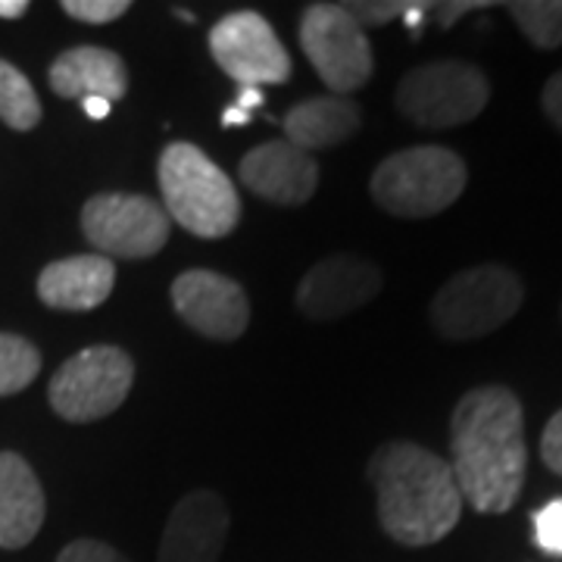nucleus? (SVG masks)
Segmentation results:
<instances>
[{"label": "nucleus", "instance_id": "7ed1b4c3", "mask_svg": "<svg viewBox=\"0 0 562 562\" xmlns=\"http://www.w3.org/2000/svg\"><path fill=\"white\" fill-rule=\"evenodd\" d=\"M162 191V210L184 232L216 241L238 228L241 198L232 179L203 154L198 144L172 140L166 144L157 162Z\"/></svg>", "mask_w": 562, "mask_h": 562}, {"label": "nucleus", "instance_id": "ddd939ff", "mask_svg": "<svg viewBox=\"0 0 562 562\" xmlns=\"http://www.w3.org/2000/svg\"><path fill=\"white\" fill-rule=\"evenodd\" d=\"M228 522V506L216 491L184 494L166 519L157 562H220Z\"/></svg>", "mask_w": 562, "mask_h": 562}, {"label": "nucleus", "instance_id": "2eb2a0df", "mask_svg": "<svg viewBox=\"0 0 562 562\" xmlns=\"http://www.w3.org/2000/svg\"><path fill=\"white\" fill-rule=\"evenodd\" d=\"M47 81L54 94H60L66 101L101 98V101L116 103L128 91V69L116 50L98 47V44H81V47L63 50L60 57L50 63Z\"/></svg>", "mask_w": 562, "mask_h": 562}, {"label": "nucleus", "instance_id": "f8f14e48", "mask_svg": "<svg viewBox=\"0 0 562 562\" xmlns=\"http://www.w3.org/2000/svg\"><path fill=\"white\" fill-rule=\"evenodd\" d=\"M382 291V269L360 257H328L297 284V310L306 319L331 322L360 310Z\"/></svg>", "mask_w": 562, "mask_h": 562}, {"label": "nucleus", "instance_id": "c756f323", "mask_svg": "<svg viewBox=\"0 0 562 562\" xmlns=\"http://www.w3.org/2000/svg\"><path fill=\"white\" fill-rule=\"evenodd\" d=\"M29 13V0H0V20H20Z\"/></svg>", "mask_w": 562, "mask_h": 562}, {"label": "nucleus", "instance_id": "1a4fd4ad", "mask_svg": "<svg viewBox=\"0 0 562 562\" xmlns=\"http://www.w3.org/2000/svg\"><path fill=\"white\" fill-rule=\"evenodd\" d=\"M301 47L325 88L341 98L372 79V44L341 3H310L303 10Z\"/></svg>", "mask_w": 562, "mask_h": 562}, {"label": "nucleus", "instance_id": "cd10ccee", "mask_svg": "<svg viewBox=\"0 0 562 562\" xmlns=\"http://www.w3.org/2000/svg\"><path fill=\"white\" fill-rule=\"evenodd\" d=\"M541 103H543L547 120L553 122V125L562 132V69L557 72V76H550V81L543 85Z\"/></svg>", "mask_w": 562, "mask_h": 562}, {"label": "nucleus", "instance_id": "a878e982", "mask_svg": "<svg viewBox=\"0 0 562 562\" xmlns=\"http://www.w3.org/2000/svg\"><path fill=\"white\" fill-rule=\"evenodd\" d=\"M541 457L550 472L562 475V409L553 416V419L547 422V428H543Z\"/></svg>", "mask_w": 562, "mask_h": 562}, {"label": "nucleus", "instance_id": "dca6fc26", "mask_svg": "<svg viewBox=\"0 0 562 562\" xmlns=\"http://www.w3.org/2000/svg\"><path fill=\"white\" fill-rule=\"evenodd\" d=\"M116 266L101 254H79L47 262L38 276V297L50 310L88 313L113 294Z\"/></svg>", "mask_w": 562, "mask_h": 562}, {"label": "nucleus", "instance_id": "4468645a", "mask_svg": "<svg viewBox=\"0 0 562 562\" xmlns=\"http://www.w3.org/2000/svg\"><path fill=\"white\" fill-rule=\"evenodd\" d=\"M238 179L262 201L276 206H303L316 194L319 166L291 140L276 138L244 154V160L238 162Z\"/></svg>", "mask_w": 562, "mask_h": 562}, {"label": "nucleus", "instance_id": "9b49d317", "mask_svg": "<svg viewBox=\"0 0 562 562\" xmlns=\"http://www.w3.org/2000/svg\"><path fill=\"white\" fill-rule=\"evenodd\" d=\"M184 325L203 338L238 341L250 325V301L235 279L213 269H188L169 288Z\"/></svg>", "mask_w": 562, "mask_h": 562}, {"label": "nucleus", "instance_id": "bb28decb", "mask_svg": "<svg viewBox=\"0 0 562 562\" xmlns=\"http://www.w3.org/2000/svg\"><path fill=\"white\" fill-rule=\"evenodd\" d=\"M257 106H262L260 88H241L238 101L232 103V106L222 113V125H225V128H232V125H247Z\"/></svg>", "mask_w": 562, "mask_h": 562}, {"label": "nucleus", "instance_id": "393cba45", "mask_svg": "<svg viewBox=\"0 0 562 562\" xmlns=\"http://www.w3.org/2000/svg\"><path fill=\"white\" fill-rule=\"evenodd\" d=\"M57 562H128L116 547L94 541V538H79V541L66 543Z\"/></svg>", "mask_w": 562, "mask_h": 562}, {"label": "nucleus", "instance_id": "b1692460", "mask_svg": "<svg viewBox=\"0 0 562 562\" xmlns=\"http://www.w3.org/2000/svg\"><path fill=\"white\" fill-rule=\"evenodd\" d=\"M63 13L88 25H106L128 13V0H63Z\"/></svg>", "mask_w": 562, "mask_h": 562}, {"label": "nucleus", "instance_id": "c85d7f7f", "mask_svg": "<svg viewBox=\"0 0 562 562\" xmlns=\"http://www.w3.org/2000/svg\"><path fill=\"white\" fill-rule=\"evenodd\" d=\"M487 3L484 0H460V3H431V10L428 13H435V20L441 22L443 29H450L453 22L465 16L469 10H484Z\"/></svg>", "mask_w": 562, "mask_h": 562}, {"label": "nucleus", "instance_id": "aec40b11", "mask_svg": "<svg viewBox=\"0 0 562 562\" xmlns=\"http://www.w3.org/2000/svg\"><path fill=\"white\" fill-rule=\"evenodd\" d=\"M506 13L522 29V35L541 50L562 47V0H516Z\"/></svg>", "mask_w": 562, "mask_h": 562}, {"label": "nucleus", "instance_id": "423d86ee", "mask_svg": "<svg viewBox=\"0 0 562 562\" xmlns=\"http://www.w3.org/2000/svg\"><path fill=\"white\" fill-rule=\"evenodd\" d=\"M491 101V85L479 66L462 60L422 63L394 91V103L419 128H457L472 122Z\"/></svg>", "mask_w": 562, "mask_h": 562}, {"label": "nucleus", "instance_id": "a211bd4d", "mask_svg": "<svg viewBox=\"0 0 562 562\" xmlns=\"http://www.w3.org/2000/svg\"><path fill=\"white\" fill-rule=\"evenodd\" d=\"M362 125L360 103L341 94H322L310 101L297 103L288 110V116L281 120L284 140H291L301 150H328L338 147L344 140H350Z\"/></svg>", "mask_w": 562, "mask_h": 562}, {"label": "nucleus", "instance_id": "6e6552de", "mask_svg": "<svg viewBox=\"0 0 562 562\" xmlns=\"http://www.w3.org/2000/svg\"><path fill=\"white\" fill-rule=\"evenodd\" d=\"M81 232L106 260H147L166 247L172 220L147 194L103 191L81 206Z\"/></svg>", "mask_w": 562, "mask_h": 562}, {"label": "nucleus", "instance_id": "f257e3e1", "mask_svg": "<svg viewBox=\"0 0 562 562\" xmlns=\"http://www.w3.org/2000/svg\"><path fill=\"white\" fill-rule=\"evenodd\" d=\"M453 479L475 513H509L525 484L528 447L519 397L503 384L462 394L450 419Z\"/></svg>", "mask_w": 562, "mask_h": 562}, {"label": "nucleus", "instance_id": "4be33fe9", "mask_svg": "<svg viewBox=\"0 0 562 562\" xmlns=\"http://www.w3.org/2000/svg\"><path fill=\"white\" fill-rule=\"evenodd\" d=\"M341 7L366 32V29H379L384 22L397 20V16H406L413 3H406V0H353V3H341Z\"/></svg>", "mask_w": 562, "mask_h": 562}, {"label": "nucleus", "instance_id": "f3484780", "mask_svg": "<svg viewBox=\"0 0 562 562\" xmlns=\"http://www.w3.org/2000/svg\"><path fill=\"white\" fill-rule=\"evenodd\" d=\"M47 516L38 475L20 453H0V550H22L35 541Z\"/></svg>", "mask_w": 562, "mask_h": 562}, {"label": "nucleus", "instance_id": "6ab92c4d", "mask_svg": "<svg viewBox=\"0 0 562 562\" xmlns=\"http://www.w3.org/2000/svg\"><path fill=\"white\" fill-rule=\"evenodd\" d=\"M0 122L13 132H32L41 122V101L32 81L7 60H0Z\"/></svg>", "mask_w": 562, "mask_h": 562}, {"label": "nucleus", "instance_id": "20e7f679", "mask_svg": "<svg viewBox=\"0 0 562 562\" xmlns=\"http://www.w3.org/2000/svg\"><path fill=\"white\" fill-rule=\"evenodd\" d=\"M465 179L469 172L460 154L438 144H419L379 162L369 194L391 216L428 220L460 201Z\"/></svg>", "mask_w": 562, "mask_h": 562}, {"label": "nucleus", "instance_id": "7c9ffc66", "mask_svg": "<svg viewBox=\"0 0 562 562\" xmlns=\"http://www.w3.org/2000/svg\"><path fill=\"white\" fill-rule=\"evenodd\" d=\"M81 106H85V113H88L91 120H106L113 103L101 101V98H88V101H81Z\"/></svg>", "mask_w": 562, "mask_h": 562}, {"label": "nucleus", "instance_id": "39448f33", "mask_svg": "<svg viewBox=\"0 0 562 562\" xmlns=\"http://www.w3.org/2000/svg\"><path fill=\"white\" fill-rule=\"evenodd\" d=\"M519 276L497 262L472 266L443 284L431 301V325L447 341H475L513 319L522 306Z\"/></svg>", "mask_w": 562, "mask_h": 562}, {"label": "nucleus", "instance_id": "f03ea898", "mask_svg": "<svg viewBox=\"0 0 562 562\" xmlns=\"http://www.w3.org/2000/svg\"><path fill=\"white\" fill-rule=\"evenodd\" d=\"M379 497V522L391 541L428 547L443 541L462 513L450 462L413 441L382 443L366 469Z\"/></svg>", "mask_w": 562, "mask_h": 562}, {"label": "nucleus", "instance_id": "0eeeda50", "mask_svg": "<svg viewBox=\"0 0 562 562\" xmlns=\"http://www.w3.org/2000/svg\"><path fill=\"white\" fill-rule=\"evenodd\" d=\"M135 384V362L113 344L85 347L63 362L50 379L47 401L66 422L88 425L116 413Z\"/></svg>", "mask_w": 562, "mask_h": 562}, {"label": "nucleus", "instance_id": "5701e85b", "mask_svg": "<svg viewBox=\"0 0 562 562\" xmlns=\"http://www.w3.org/2000/svg\"><path fill=\"white\" fill-rule=\"evenodd\" d=\"M535 543L541 547L547 557L562 560V497L550 501L535 513Z\"/></svg>", "mask_w": 562, "mask_h": 562}, {"label": "nucleus", "instance_id": "412c9836", "mask_svg": "<svg viewBox=\"0 0 562 562\" xmlns=\"http://www.w3.org/2000/svg\"><path fill=\"white\" fill-rule=\"evenodd\" d=\"M41 350L29 338L0 331V397L20 394L38 379Z\"/></svg>", "mask_w": 562, "mask_h": 562}, {"label": "nucleus", "instance_id": "9d476101", "mask_svg": "<svg viewBox=\"0 0 562 562\" xmlns=\"http://www.w3.org/2000/svg\"><path fill=\"white\" fill-rule=\"evenodd\" d=\"M210 54L222 72L241 88L281 85L291 79V54L257 10L222 16L210 29Z\"/></svg>", "mask_w": 562, "mask_h": 562}]
</instances>
